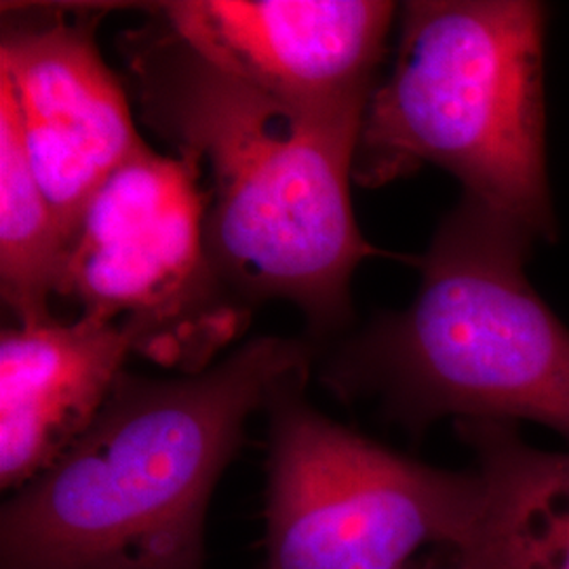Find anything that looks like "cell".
<instances>
[{"label":"cell","instance_id":"5b68a950","mask_svg":"<svg viewBox=\"0 0 569 569\" xmlns=\"http://www.w3.org/2000/svg\"><path fill=\"white\" fill-rule=\"evenodd\" d=\"M287 388L268 406L264 559L256 569H409L467 547L477 470L428 467L327 418Z\"/></svg>","mask_w":569,"mask_h":569},{"label":"cell","instance_id":"30bf717a","mask_svg":"<svg viewBox=\"0 0 569 569\" xmlns=\"http://www.w3.org/2000/svg\"><path fill=\"white\" fill-rule=\"evenodd\" d=\"M481 479L468 569H569V449L533 448L515 425L458 422Z\"/></svg>","mask_w":569,"mask_h":569},{"label":"cell","instance_id":"9c48e42d","mask_svg":"<svg viewBox=\"0 0 569 569\" xmlns=\"http://www.w3.org/2000/svg\"><path fill=\"white\" fill-rule=\"evenodd\" d=\"M127 333L79 317L0 336V488L16 491L51 467L93 425L124 361Z\"/></svg>","mask_w":569,"mask_h":569},{"label":"cell","instance_id":"8992f818","mask_svg":"<svg viewBox=\"0 0 569 569\" xmlns=\"http://www.w3.org/2000/svg\"><path fill=\"white\" fill-rule=\"evenodd\" d=\"M194 164L143 148L96 190L74 226L58 293L129 336L157 366L199 373L247 326L207 249Z\"/></svg>","mask_w":569,"mask_h":569},{"label":"cell","instance_id":"277c9868","mask_svg":"<svg viewBox=\"0 0 569 569\" xmlns=\"http://www.w3.org/2000/svg\"><path fill=\"white\" fill-rule=\"evenodd\" d=\"M531 0H416L392 68L367 102L352 180L380 188L432 164L465 197L555 243L545 39Z\"/></svg>","mask_w":569,"mask_h":569},{"label":"cell","instance_id":"8fae6325","mask_svg":"<svg viewBox=\"0 0 569 569\" xmlns=\"http://www.w3.org/2000/svg\"><path fill=\"white\" fill-rule=\"evenodd\" d=\"M66 237L30 164L11 89L0 81V291L23 327L51 321Z\"/></svg>","mask_w":569,"mask_h":569},{"label":"cell","instance_id":"3957f363","mask_svg":"<svg viewBox=\"0 0 569 569\" xmlns=\"http://www.w3.org/2000/svg\"><path fill=\"white\" fill-rule=\"evenodd\" d=\"M538 243L462 197L418 260L413 302L369 327L333 382L376 399L411 435L453 418L536 422L569 439V327L529 283Z\"/></svg>","mask_w":569,"mask_h":569},{"label":"cell","instance_id":"7a4b0ae2","mask_svg":"<svg viewBox=\"0 0 569 569\" xmlns=\"http://www.w3.org/2000/svg\"><path fill=\"white\" fill-rule=\"evenodd\" d=\"M302 342L264 336L199 373H122L74 446L0 509V569H204L213 491L249 418L306 385Z\"/></svg>","mask_w":569,"mask_h":569},{"label":"cell","instance_id":"ba28073f","mask_svg":"<svg viewBox=\"0 0 569 569\" xmlns=\"http://www.w3.org/2000/svg\"><path fill=\"white\" fill-rule=\"evenodd\" d=\"M163 23L226 74L287 100L371 93L399 9L380 0H178Z\"/></svg>","mask_w":569,"mask_h":569},{"label":"cell","instance_id":"6da1fadb","mask_svg":"<svg viewBox=\"0 0 569 569\" xmlns=\"http://www.w3.org/2000/svg\"><path fill=\"white\" fill-rule=\"evenodd\" d=\"M146 122L197 167L207 249L228 289L287 300L317 329L345 323L350 279L380 249L350 199L371 93L287 100L239 81L167 26L129 37Z\"/></svg>","mask_w":569,"mask_h":569},{"label":"cell","instance_id":"52a82bcc","mask_svg":"<svg viewBox=\"0 0 569 569\" xmlns=\"http://www.w3.org/2000/svg\"><path fill=\"white\" fill-rule=\"evenodd\" d=\"M0 81L11 89L28 159L68 244L96 190L148 146L91 21L58 13L4 26Z\"/></svg>","mask_w":569,"mask_h":569},{"label":"cell","instance_id":"7c38bea8","mask_svg":"<svg viewBox=\"0 0 569 569\" xmlns=\"http://www.w3.org/2000/svg\"><path fill=\"white\" fill-rule=\"evenodd\" d=\"M409 569H468L465 566V561L460 559V555L456 552V550H449L448 557L446 559H441V561H432V563H428L425 568H420V566H413L411 563V568Z\"/></svg>","mask_w":569,"mask_h":569}]
</instances>
